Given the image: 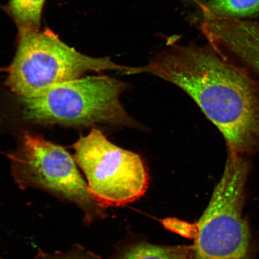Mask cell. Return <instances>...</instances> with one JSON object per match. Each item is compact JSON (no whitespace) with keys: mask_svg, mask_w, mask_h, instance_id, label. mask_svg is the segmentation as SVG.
<instances>
[{"mask_svg":"<svg viewBox=\"0 0 259 259\" xmlns=\"http://www.w3.org/2000/svg\"><path fill=\"white\" fill-rule=\"evenodd\" d=\"M248 164L229 151L224 172L213 190L194 238L195 259H256L259 235L244 215Z\"/></svg>","mask_w":259,"mask_h":259,"instance_id":"3957f363","label":"cell"},{"mask_svg":"<svg viewBox=\"0 0 259 259\" xmlns=\"http://www.w3.org/2000/svg\"><path fill=\"white\" fill-rule=\"evenodd\" d=\"M116 259H195L193 245L162 246L139 243L126 248Z\"/></svg>","mask_w":259,"mask_h":259,"instance_id":"52a82bcc","label":"cell"},{"mask_svg":"<svg viewBox=\"0 0 259 259\" xmlns=\"http://www.w3.org/2000/svg\"><path fill=\"white\" fill-rule=\"evenodd\" d=\"M110 57L87 56L68 46L50 30L19 32L17 51L10 66L6 85L19 97L33 96L56 84L80 78L89 72L127 73Z\"/></svg>","mask_w":259,"mask_h":259,"instance_id":"277c9868","label":"cell"},{"mask_svg":"<svg viewBox=\"0 0 259 259\" xmlns=\"http://www.w3.org/2000/svg\"><path fill=\"white\" fill-rule=\"evenodd\" d=\"M202 16L241 18L259 12V0H197Z\"/></svg>","mask_w":259,"mask_h":259,"instance_id":"ba28073f","label":"cell"},{"mask_svg":"<svg viewBox=\"0 0 259 259\" xmlns=\"http://www.w3.org/2000/svg\"><path fill=\"white\" fill-rule=\"evenodd\" d=\"M127 82L106 75L92 76L56 84L20 98L29 121L70 127L105 125L138 131L146 128L130 114L121 97Z\"/></svg>","mask_w":259,"mask_h":259,"instance_id":"7a4b0ae2","label":"cell"},{"mask_svg":"<svg viewBox=\"0 0 259 259\" xmlns=\"http://www.w3.org/2000/svg\"><path fill=\"white\" fill-rule=\"evenodd\" d=\"M73 148L90 192L104 208L127 205L147 192L150 177L141 155L113 144L99 129L80 137Z\"/></svg>","mask_w":259,"mask_h":259,"instance_id":"8992f818","label":"cell"},{"mask_svg":"<svg viewBox=\"0 0 259 259\" xmlns=\"http://www.w3.org/2000/svg\"><path fill=\"white\" fill-rule=\"evenodd\" d=\"M45 0H10L7 11L19 32L39 30Z\"/></svg>","mask_w":259,"mask_h":259,"instance_id":"9c48e42d","label":"cell"},{"mask_svg":"<svg viewBox=\"0 0 259 259\" xmlns=\"http://www.w3.org/2000/svg\"><path fill=\"white\" fill-rule=\"evenodd\" d=\"M132 73L151 74L182 90L222 133L229 151L241 154L258 142L259 97L253 82L209 45L171 44Z\"/></svg>","mask_w":259,"mask_h":259,"instance_id":"6da1fadb","label":"cell"},{"mask_svg":"<svg viewBox=\"0 0 259 259\" xmlns=\"http://www.w3.org/2000/svg\"><path fill=\"white\" fill-rule=\"evenodd\" d=\"M163 224L167 229L186 238L194 239L196 231V226L190 225L181 220L169 219L164 220Z\"/></svg>","mask_w":259,"mask_h":259,"instance_id":"8fae6325","label":"cell"},{"mask_svg":"<svg viewBox=\"0 0 259 259\" xmlns=\"http://www.w3.org/2000/svg\"><path fill=\"white\" fill-rule=\"evenodd\" d=\"M74 157L63 147L25 132L13 158V175L21 189L45 191L73 203L82 212L87 226L107 216L106 208L91 193Z\"/></svg>","mask_w":259,"mask_h":259,"instance_id":"5b68a950","label":"cell"},{"mask_svg":"<svg viewBox=\"0 0 259 259\" xmlns=\"http://www.w3.org/2000/svg\"><path fill=\"white\" fill-rule=\"evenodd\" d=\"M35 259H103L82 245L76 244L69 250L49 253L38 250Z\"/></svg>","mask_w":259,"mask_h":259,"instance_id":"30bf717a","label":"cell"}]
</instances>
